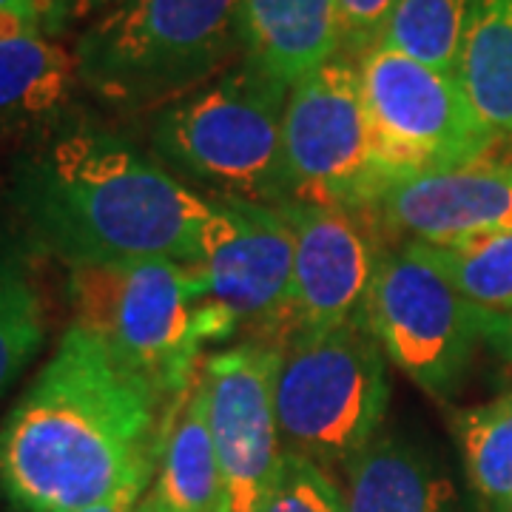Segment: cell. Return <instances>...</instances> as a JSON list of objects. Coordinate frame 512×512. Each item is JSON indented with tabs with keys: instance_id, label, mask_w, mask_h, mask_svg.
<instances>
[{
	"instance_id": "obj_1",
	"label": "cell",
	"mask_w": 512,
	"mask_h": 512,
	"mask_svg": "<svg viewBox=\"0 0 512 512\" xmlns=\"http://www.w3.org/2000/svg\"><path fill=\"white\" fill-rule=\"evenodd\" d=\"M163 393L83 328L0 424V490L26 512H80L157 464Z\"/></svg>"
},
{
	"instance_id": "obj_2",
	"label": "cell",
	"mask_w": 512,
	"mask_h": 512,
	"mask_svg": "<svg viewBox=\"0 0 512 512\" xmlns=\"http://www.w3.org/2000/svg\"><path fill=\"white\" fill-rule=\"evenodd\" d=\"M15 205L29 234L66 265L200 262L211 197L123 137L60 128L15 168Z\"/></svg>"
},
{
	"instance_id": "obj_3",
	"label": "cell",
	"mask_w": 512,
	"mask_h": 512,
	"mask_svg": "<svg viewBox=\"0 0 512 512\" xmlns=\"http://www.w3.org/2000/svg\"><path fill=\"white\" fill-rule=\"evenodd\" d=\"M69 302L74 325L146 376L168 404L200 370L202 348L237 333L231 316L211 299L200 262L69 265Z\"/></svg>"
},
{
	"instance_id": "obj_4",
	"label": "cell",
	"mask_w": 512,
	"mask_h": 512,
	"mask_svg": "<svg viewBox=\"0 0 512 512\" xmlns=\"http://www.w3.org/2000/svg\"><path fill=\"white\" fill-rule=\"evenodd\" d=\"M242 0H120L77 37L80 83L123 109H163L242 57Z\"/></svg>"
},
{
	"instance_id": "obj_5",
	"label": "cell",
	"mask_w": 512,
	"mask_h": 512,
	"mask_svg": "<svg viewBox=\"0 0 512 512\" xmlns=\"http://www.w3.org/2000/svg\"><path fill=\"white\" fill-rule=\"evenodd\" d=\"M288 83L239 57L214 80L157 109L151 151L174 177L205 185L211 197L282 205V120Z\"/></svg>"
},
{
	"instance_id": "obj_6",
	"label": "cell",
	"mask_w": 512,
	"mask_h": 512,
	"mask_svg": "<svg viewBox=\"0 0 512 512\" xmlns=\"http://www.w3.org/2000/svg\"><path fill=\"white\" fill-rule=\"evenodd\" d=\"M274 402L285 450L348 467L382 433L390 402L387 356L365 319L288 336L276 348Z\"/></svg>"
},
{
	"instance_id": "obj_7",
	"label": "cell",
	"mask_w": 512,
	"mask_h": 512,
	"mask_svg": "<svg viewBox=\"0 0 512 512\" xmlns=\"http://www.w3.org/2000/svg\"><path fill=\"white\" fill-rule=\"evenodd\" d=\"M365 322L387 362L433 399L464 384L490 311L473 305L416 242L384 248L367 299Z\"/></svg>"
},
{
	"instance_id": "obj_8",
	"label": "cell",
	"mask_w": 512,
	"mask_h": 512,
	"mask_svg": "<svg viewBox=\"0 0 512 512\" xmlns=\"http://www.w3.org/2000/svg\"><path fill=\"white\" fill-rule=\"evenodd\" d=\"M285 202L365 208L384 183L359 63L328 60L288 89L282 120Z\"/></svg>"
},
{
	"instance_id": "obj_9",
	"label": "cell",
	"mask_w": 512,
	"mask_h": 512,
	"mask_svg": "<svg viewBox=\"0 0 512 512\" xmlns=\"http://www.w3.org/2000/svg\"><path fill=\"white\" fill-rule=\"evenodd\" d=\"M356 63L384 180L493 157L498 137L484 126L456 74L382 46Z\"/></svg>"
},
{
	"instance_id": "obj_10",
	"label": "cell",
	"mask_w": 512,
	"mask_h": 512,
	"mask_svg": "<svg viewBox=\"0 0 512 512\" xmlns=\"http://www.w3.org/2000/svg\"><path fill=\"white\" fill-rule=\"evenodd\" d=\"M200 265L237 330H256L276 348L293 336V228L279 208L211 197Z\"/></svg>"
},
{
	"instance_id": "obj_11",
	"label": "cell",
	"mask_w": 512,
	"mask_h": 512,
	"mask_svg": "<svg viewBox=\"0 0 512 512\" xmlns=\"http://www.w3.org/2000/svg\"><path fill=\"white\" fill-rule=\"evenodd\" d=\"M276 345L248 339L202 359L208 424L222 470V510L259 512L285 456L274 402Z\"/></svg>"
},
{
	"instance_id": "obj_12",
	"label": "cell",
	"mask_w": 512,
	"mask_h": 512,
	"mask_svg": "<svg viewBox=\"0 0 512 512\" xmlns=\"http://www.w3.org/2000/svg\"><path fill=\"white\" fill-rule=\"evenodd\" d=\"M293 228V333L362 322L384 237L362 208L276 205Z\"/></svg>"
},
{
	"instance_id": "obj_13",
	"label": "cell",
	"mask_w": 512,
	"mask_h": 512,
	"mask_svg": "<svg viewBox=\"0 0 512 512\" xmlns=\"http://www.w3.org/2000/svg\"><path fill=\"white\" fill-rule=\"evenodd\" d=\"M362 211L396 242L447 245L512 231V165L487 157L390 177Z\"/></svg>"
},
{
	"instance_id": "obj_14",
	"label": "cell",
	"mask_w": 512,
	"mask_h": 512,
	"mask_svg": "<svg viewBox=\"0 0 512 512\" xmlns=\"http://www.w3.org/2000/svg\"><path fill=\"white\" fill-rule=\"evenodd\" d=\"M148 495L163 512L222 510V470L208 424L202 365L165 410L157 444V470Z\"/></svg>"
},
{
	"instance_id": "obj_15",
	"label": "cell",
	"mask_w": 512,
	"mask_h": 512,
	"mask_svg": "<svg viewBox=\"0 0 512 512\" xmlns=\"http://www.w3.org/2000/svg\"><path fill=\"white\" fill-rule=\"evenodd\" d=\"M345 510L456 512V490L419 441L382 430L345 467Z\"/></svg>"
},
{
	"instance_id": "obj_16",
	"label": "cell",
	"mask_w": 512,
	"mask_h": 512,
	"mask_svg": "<svg viewBox=\"0 0 512 512\" xmlns=\"http://www.w3.org/2000/svg\"><path fill=\"white\" fill-rule=\"evenodd\" d=\"M242 57L293 86L339 55L336 0H242Z\"/></svg>"
},
{
	"instance_id": "obj_17",
	"label": "cell",
	"mask_w": 512,
	"mask_h": 512,
	"mask_svg": "<svg viewBox=\"0 0 512 512\" xmlns=\"http://www.w3.org/2000/svg\"><path fill=\"white\" fill-rule=\"evenodd\" d=\"M80 83L77 57L40 32L0 40V126L43 123Z\"/></svg>"
},
{
	"instance_id": "obj_18",
	"label": "cell",
	"mask_w": 512,
	"mask_h": 512,
	"mask_svg": "<svg viewBox=\"0 0 512 512\" xmlns=\"http://www.w3.org/2000/svg\"><path fill=\"white\" fill-rule=\"evenodd\" d=\"M458 83L498 140L512 137V0H476Z\"/></svg>"
},
{
	"instance_id": "obj_19",
	"label": "cell",
	"mask_w": 512,
	"mask_h": 512,
	"mask_svg": "<svg viewBox=\"0 0 512 512\" xmlns=\"http://www.w3.org/2000/svg\"><path fill=\"white\" fill-rule=\"evenodd\" d=\"M476 0H396L379 46L456 74Z\"/></svg>"
},
{
	"instance_id": "obj_20",
	"label": "cell",
	"mask_w": 512,
	"mask_h": 512,
	"mask_svg": "<svg viewBox=\"0 0 512 512\" xmlns=\"http://www.w3.org/2000/svg\"><path fill=\"white\" fill-rule=\"evenodd\" d=\"M464 470L493 512H512V390L456 416Z\"/></svg>"
},
{
	"instance_id": "obj_21",
	"label": "cell",
	"mask_w": 512,
	"mask_h": 512,
	"mask_svg": "<svg viewBox=\"0 0 512 512\" xmlns=\"http://www.w3.org/2000/svg\"><path fill=\"white\" fill-rule=\"evenodd\" d=\"M456 291L490 313H512V231L421 245Z\"/></svg>"
},
{
	"instance_id": "obj_22",
	"label": "cell",
	"mask_w": 512,
	"mask_h": 512,
	"mask_svg": "<svg viewBox=\"0 0 512 512\" xmlns=\"http://www.w3.org/2000/svg\"><path fill=\"white\" fill-rule=\"evenodd\" d=\"M46 336L43 302L15 265H0V396L35 359Z\"/></svg>"
},
{
	"instance_id": "obj_23",
	"label": "cell",
	"mask_w": 512,
	"mask_h": 512,
	"mask_svg": "<svg viewBox=\"0 0 512 512\" xmlns=\"http://www.w3.org/2000/svg\"><path fill=\"white\" fill-rule=\"evenodd\" d=\"M259 512H348L345 493L330 473L311 458L285 450L271 493Z\"/></svg>"
},
{
	"instance_id": "obj_24",
	"label": "cell",
	"mask_w": 512,
	"mask_h": 512,
	"mask_svg": "<svg viewBox=\"0 0 512 512\" xmlns=\"http://www.w3.org/2000/svg\"><path fill=\"white\" fill-rule=\"evenodd\" d=\"M339 6V52L362 60L379 46L396 0H336Z\"/></svg>"
},
{
	"instance_id": "obj_25",
	"label": "cell",
	"mask_w": 512,
	"mask_h": 512,
	"mask_svg": "<svg viewBox=\"0 0 512 512\" xmlns=\"http://www.w3.org/2000/svg\"><path fill=\"white\" fill-rule=\"evenodd\" d=\"M154 470H157V464H151L146 470H140L137 476H131L123 484V487H117L109 498H103V501H97L92 507H86V510L80 512H131L151 490V481H154Z\"/></svg>"
},
{
	"instance_id": "obj_26",
	"label": "cell",
	"mask_w": 512,
	"mask_h": 512,
	"mask_svg": "<svg viewBox=\"0 0 512 512\" xmlns=\"http://www.w3.org/2000/svg\"><path fill=\"white\" fill-rule=\"evenodd\" d=\"M120 0H46V12H43V23H63V20H74V23H92L100 15H106L114 9Z\"/></svg>"
},
{
	"instance_id": "obj_27",
	"label": "cell",
	"mask_w": 512,
	"mask_h": 512,
	"mask_svg": "<svg viewBox=\"0 0 512 512\" xmlns=\"http://www.w3.org/2000/svg\"><path fill=\"white\" fill-rule=\"evenodd\" d=\"M487 345H493L512 365V313H490L487 322Z\"/></svg>"
},
{
	"instance_id": "obj_28",
	"label": "cell",
	"mask_w": 512,
	"mask_h": 512,
	"mask_svg": "<svg viewBox=\"0 0 512 512\" xmlns=\"http://www.w3.org/2000/svg\"><path fill=\"white\" fill-rule=\"evenodd\" d=\"M0 12L32 20V23H37V26L43 29V12H46V0H0Z\"/></svg>"
},
{
	"instance_id": "obj_29",
	"label": "cell",
	"mask_w": 512,
	"mask_h": 512,
	"mask_svg": "<svg viewBox=\"0 0 512 512\" xmlns=\"http://www.w3.org/2000/svg\"><path fill=\"white\" fill-rule=\"evenodd\" d=\"M131 512H163V510H160V507L154 504V498L146 493V498H143V501H140V504H137Z\"/></svg>"
},
{
	"instance_id": "obj_30",
	"label": "cell",
	"mask_w": 512,
	"mask_h": 512,
	"mask_svg": "<svg viewBox=\"0 0 512 512\" xmlns=\"http://www.w3.org/2000/svg\"><path fill=\"white\" fill-rule=\"evenodd\" d=\"M507 140H510V160H504V163L512 165V137H507Z\"/></svg>"
}]
</instances>
